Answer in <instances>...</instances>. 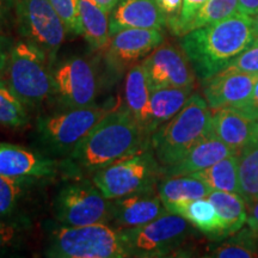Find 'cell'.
Returning <instances> with one entry per match:
<instances>
[{
    "label": "cell",
    "mask_w": 258,
    "mask_h": 258,
    "mask_svg": "<svg viewBox=\"0 0 258 258\" xmlns=\"http://www.w3.org/2000/svg\"><path fill=\"white\" fill-rule=\"evenodd\" d=\"M147 134L124 108L108 112L66 157L64 170L92 176L99 170L139 152Z\"/></svg>",
    "instance_id": "1"
},
{
    "label": "cell",
    "mask_w": 258,
    "mask_h": 258,
    "mask_svg": "<svg viewBox=\"0 0 258 258\" xmlns=\"http://www.w3.org/2000/svg\"><path fill=\"white\" fill-rule=\"evenodd\" d=\"M256 37L252 17L239 12L183 35L180 47L188 55L195 74L206 80L226 69Z\"/></svg>",
    "instance_id": "2"
},
{
    "label": "cell",
    "mask_w": 258,
    "mask_h": 258,
    "mask_svg": "<svg viewBox=\"0 0 258 258\" xmlns=\"http://www.w3.org/2000/svg\"><path fill=\"white\" fill-rule=\"evenodd\" d=\"M212 133V109L200 95H191L170 121L151 135V147L159 165L165 169L182 158Z\"/></svg>",
    "instance_id": "3"
},
{
    "label": "cell",
    "mask_w": 258,
    "mask_h": 258,
    "mask_svg": "<svg viewBox=\"0 0 258 258\" xmlns=\"http://www.w3.org/2000/svg\"><path fill=\"white\" fill-rule=\"evenodd\" d=\"M2 77L28 109L40 108L54 97L53 63L25 40L14 42Z\"/></svg>",
    "instance_id": "4"
},
{
    "label": "cell",
    "mask_w": 258,
    "mask_h": 258,
    "mask_svg": "<svg viewBox=\"0 0 258 258\" xmlns=\"http://www.w3.org/2000/svg\"><path fill=\"white\" fill-rule=\"evenodd\" d=\"M44 253L51 258L131 257L121 231L106 224L61 226L51 232Z\"/></svg>",
    "instance_id": "5"
},
{
    "label": "cell",
    "mask_w": 258,
    "mask_h": 258,
    "mask_svg": "<svg viewBox=\"0 0 258 258\" xmlns=\"http://www.w3.org/2000/svg\"><path fill=\"white\" fill-rule=\"evenodd\" d=\"M110 111L105 106L92 104L41 116L36 123L37 139L48 152L67 157Z\"/></svg>",
    "instance_id": "6"
},
{
    "label": "cell",
    "mask_w": 258,
    "mask_h": 258,
    "mask_svg": "<svg viewBox=\"0 0 258 258\" xmlns=\"http://www.w3.org/2000/svg\"><path fill=\"white\" fill-rule=\"evenodd\" d=\"M159 172L153 151H139L92 175V182L108 200L152 189Z\"/></svg>",
    "instance_id": "7"
},
{
    "label": "cell",
    "mask_w": 258,
    "mask_h": 258,
    "mask_svg": "<svg viewBox=\"0 0 258 258\" xmlns=\"http://www.w3.org/2000/svg\"><path fill=\"white\" fill-rule=\"evenodd\" d=\"M54 215L63 226L110 224L111 200L93 182L80 179L61 186L53 203Z\"/></svg>",
    "instance_id": "8"
},
{
    "label": "cell",
    "mask_w": 258,
    "mask_h": 258,
    "mask_svg": "<svg viewBox=\"0 0 258 258\" xmlns=\"http://www.w3.org/2000/svg\"><path fill=\"white\" fill-rule=\"evenodd\" d=\"M14 12L23 40L40 48L54 66L67 29L49 0H15Z\"/></svg>",
    "instance_id": "9"
},
{
    "label": "cell",
    "mask_w": 258,
    "mask_h": 258,
    "mask_svg": "<svg viewBox=\"0 0 258 258\" xmlns=\"http://www.w3.org/2000/svg\"><path fill=\"white\" fill-rule=\"evenodd\" d=\"M189 221L166 212L156 220L133 228H121L131 257H165L184 243L190 233Z\"/></svg>",
    "instance_id": "10"
},
{
    "label": "cell",
    "mask_w": 258,
    "mask_h": 258,
    "mask_svg": "<svg viewBox=\"0 0 258 258\" xmlns=\"http://www.w3.org/2000/svg\"><path fill=\"white\" fill-rule=\"evenodd\" d=\"M54 97L66 109L95 104L99 93V78L92 61L72 56L53 66Z\"/></svg>",
    "instance_id": "11"
},
{
    "label": "cell",
    "mask_w": 258,
    "mask_h": 258,
    "mask_svg": "<svg viewBox=\"0 0 258 258\" xmlns=\"http://www.w3.org/2000/svg\"><path fill=\"white\" fill-rule=\"evenodd\" d=\"M143 66L152 90L164 88H192L195 71L182 48L161 43L145 57Z\"/></svg>",
    "instance_id": "12"
},
{
    "label": "cell",
    "mask_w": 258,
    "mask_h": 258,
    "mask_svg": "<svg viewBox=\"0 0 258 258\" xmlns=\"http://www.w3.org/2000/svg\"><path fill=\"white\" fill-rule=\"evenodd\" d=\"M164 35L158 29H123L110 37L105 62L111 73L120 76L160 46Z\"/></svg>",
    "instance_id": "13"
},
{
    "label": "cell",
    "mask_w": 258,
    "mask_h": 258,
    "mask_svg": "<svg viewBox=\"0 0 258 258\" xmlns=\"http://www.w3.org/2000/svg\"><path fill=\"white\" fill-rule=\"evenodd\" d=\"M258 74L224 69L203 80V95L212 110L220 108H239L249 99Z\"/></svg>",
    "instance_id": "14"
},
{
    "label": "cell",
    "mask_w": 258,
    "mask_h": 258,
    "mask_svg": "<svg viewBox=\"0 0 258 258\" xmlns=\"http://www.w3.org/2000/svg\"><path fill=\"white\" fill-rule=\"evenodd\" d=\"M59 164L36 151L0 144V175L14 178H46L57 172Z\"/></svg>",
    "instance_id": "15"
},
{
    "label": "cell",
    "mask_w": 258,
    "mask_h": 258,
    "mask_svg": "<svg viewBox=\"0 0 258 258\" xmlns=\"http://www.w3.org/2000/svg\"><path fill=\"white\" fill-rule=\"evenodd\" d=\"M212 132L222 143L239 154L258 141V121L235 108H220L212 112Z\"/></svg>",
    "instance_id": "16"
},
{
    "label": "cell",
    "mask_w": 258,
    "mask_h": 258,
    "mask_svg": "<svg viewBox=\"0 0 258 258\" xmlns=\"http://www.w3.org/2000/svg\"><path fill=\"white\" fill-rule=\"evenodd\" d=\"M167 211L152 189L111 200V222L120 228H133L156 220Z\"/></svg>",
    "instance_id": "17"
},
{
    "label": "cell",
    "mask_w": 258,
    "mask_h": 258,
    "mask_svg": "<svg viewBox=\"0 0 258 258\" xmlns=\"http://www.w3.org/2000/svg\"><path fill=\"white\" fill-rule=\"evenodd\" d=\"M167 25L156 0H120L109 15L110 37L123 29H158Z\"/></svg>",
    "instance_id": "18"
},
{
    "label": "cell",
    "mask_w": 258,
    "mask_h": 258,
    "mask_svg": "<svg viewBox=\"0 0 258 258\" xmlns=\"http://www.w3.org/2000/svg\"><path fill=\"white\" fill-rule=\"evenodd\" d=\"M232 154L238 153H235L231 147L222 143L212 132L207 138L203 139L195 147L191 148L184 158H182L173 165L165 167L164 171L166 176L190 175V173L207 169Z\"/></svg>",
    "instance_id": "19"
},
{
    "label": "cell",
    "mask_w": 258,
    "mask_h": 258,
    "mask_svg": "<svg viewBox=\"0 0 258 258\" xmlns=\"http://www.w3.org/2000/svg\"><path fill=\"white\" fill-rule=\"evenodd\" d=\"M211 191L203 180L191 175L167 176L158 186V195L164 207L173 214L194 200L208 198Z\"/></svg>",
    "instance_id": "20"
},
{
    "label": "cell",
    "mask_w": 258,
    "mask_h": 258,
    "mask_svg": "<svg viewBox=\"0 0 258 258\" xmlns=\"http://www.w3.org/2000/svg\"><path fill=\"white\" fill-rule=\"evenodd\" d=\"M192 88H164L152 90L145 133L152 135L160 125L178 114L191 97Z\"/></svg>",
    "instance_id": "21"
},
{
    "label": "cell",
    "mask_w": 258,
    "mask_h": 258,
    "mask_svg": "<svg viewBox=\"0 0 258 258\" xmlns=\"http://www.w3.org/2000/svg\"><path fill=\"white\" fill-rule=\"evenodd\" d=\"M150 97L151 88L143 63H135L125 74L123 108L139 122L144 131L148 116Z\"/></svg>",
    "instance_id": "22"
},
{
    "label": "cell",
    "mask_w": 258,
    "mask_h": 258,
    "mask_svg": "<svg viewBox=\"0 0 258 258\" xmlns=\"http://www.w3.org/2000/svg\"><path fill=\"white\" fill-rule=\"evenodd\" d=\"M79 16L83 35L92 49L106 48L110 41L109 14L95 0H79Z\"/></svg>",
    "instance_id": "23"
},
{
    "label": "cell",
    "mask_w": 258,
    "mask_h": 258,
    "mask_svg": "<svg viewBox=\"0 0 258 258\" xmlns=\"http://www.w3.org/2000/svg\"><path fill=\"white\" fill-rule=\"evenodd\" d=\"M207 199L217 209L226 237L239 231L247 222V205L239 194L212 190Z\"/></svg>",
    "instance_id": "24"
},
{
    "label": "cell",
    "mask_w": 258,
    "mask_h": 258,
    "mask_svg": "<svg viewBox=\"0 0 258 258\" xmlns=\"http://www.w3.org/2000/svg\"><path fill=\"white\" fill-rule=\"evenodd\" d=\"M176 214L186 219L190 225L198 228L202 233L211 235L215 239L226 237L217 209L207 198L194 200L186 203Z\"/></svg>",
    "instance_id": "25"
},
{
    "label": "cell",
    "mask_w": 258,
    "mask_h": 258,
    "mask_svg": "<svg viewBox=\"0 0 258 258\" xmlns=\"http://www.w3.org/2000/svg\"><path fill=\"white\" fill-rule=\"evenodd\" d=\"M190 175L203 180L212 190H221L241 195L238 176V154L226 157L214 165Z\"/></svg>",
    "instance_id": "26"
},
{
    "label": "cell",
    "mask_w": 258,
    "mask_h": 258,
    "mask_svg": "<svg viewBox=\"0 0 258 258\" xmlns=\"http://www.w3.org/2000/svg\"><path fill=\"white\" fill-rule=\"evenodd\" d=\"M29 123V109L0 76V124L22 128Z\"/></svg>",
    "instance_id": "27"
},
{
    "label": "cell",
    "mask_w": 258,
    "mask_h": 258,
    "mask_svg": "<svg viewBox=\"0 0 258 258\" xmlns=\"http://www.w3.org/2000/svg\"><path fill=\"white\" fill-rule=\"evenodd\" d=\"M238 176L241 196L245 200L258 198V141L238 154Z\"/></svg>",
    "instance_id": "28"
},
{
    "label": "cell",
    "mask_w": 258,
    "mask_h": 258,
    "mask_svg": "<svg viewBox=\"0 0 258 258\" xmlns=\"http://www.w3.org/2000/svg\"><path fill=\"white\" fill-rule=\"evenodd\" d=\"M237 14H239L238 0H207L188 24L186 34L194 29L214 24Z\"/></svg>",
    "instance_id": "29"
},
{
    "label": "cell",
    "mask_w": 258,
    "mask_h": 258,
    "mask_svg": "<svg viewBox=\"0 0 258 258\" xmlns=\"http://www.w3.org/2000/svg\"><path fill=\"white\" fill-rule=\"evenodd\" d=\"M34 178H14L0 175V219L11 217L18 208Z\"/></svg>",
    "instance_id": "30"
},
{
    "label": "cell",
    "mask_w": 258,
    "mask_h": 258,
    "mask_svg": "<svg viewBox=\"0 0 258 258\" xmlns=\"http://www.w3.org/2000/svg\"><path fill=\"white\" fill-rule=\"evenodd\" d=\"M256 233L252 231L244 232L239 237L226 241L225 244L213 250V257L220 258H253L258 257V250L254 241Z\"/></svg>",
    "instance_id": "31"
},
{
    "label": "cell",
    "mask_w": 258,
    "mask_h": 258,
    "mask_svg": "<svg viewBox=\"0 0 258 258\" xmlns=\"http://www.w3.org/2000/svg\"><path fill=\"white\" fill-rule=\"evenodd\" d=\"M49 3L62 19L69 34L73 36L83 35L79 16V0H49Z\"/></svg>",
    "instance_id": "32"
},
{
    "label": "cell",
    "mask_w": 258,
    "mask_h": 258,
    "mask_svg": "<svg viewBox=\"0 0 258 258\" xmlns=\"http://www.w3.org/2000/svg\"><path fill=\"white\" fill-rule=\"evenodd\" d=\"M206 2L207 0H183L182 11H180L178 17L167 21V25L170 27L171 31L178 36L185 35L188 24L200 11V9L206 4Z\"/></svg>",
    "instance_id": "33"
},
{
    "label": "cell",
    "mask_w": 258,
    "mask_h": 258,
    "mask_svg": "<svg viewBox=\"0 0 258 258\" xmlns=\"http://www.w3.org/2000/svg\"><path fill=\"white\" fill-rule=\"evenodd\" d=\"M226 69L243 73L258 74V36L251 46L240 53Z\"/></svg>",
    "instance_id": "34"
},
{
    "label": "cell",
    "mask_w": 258,
    "mask_h": 258,
    "mask_svg": "<svg viewBox=\"0 0 258 258\" xmlns=\"http://www.w3.org/2000/svg\"><path fill=\"white\" fill-rule=\"evenodd\" d=\"M22 238V230L16 222H6L0 219V254L17 246Z\"/></svg>",
    "instance_id": "35"
},
{
    "label": "cell",
    "mask_w": 258,
    "mask_h": 258,
    "mask_svg": "<svg viewBox=\"0 0 258 258\" xmlns=\"http://www.w3.org/2000/svg\"><path fill=\"white\" fill-rule=\"evenodd\" d=\"M241 112H244L245 115H247L249 117L253 118V120H258V79L256 84H254L252 93L249 97L246 102L239 108H235Z\"/></svg>",
    "instance_id": "36"
},
{
    "label": "cell",
    "mask_w": 258,
    "mask_h": 258,
    "mask_svg": "<svg viewBox=\"0 0 258 258\" xmlns=\"http://www.w3.org/2000/svg\"><path fill=\"white\" fill-rule=\"evenodd\" d=\"M161 11L166 15L167 21L176 19L182 11L183 0H156Z\"/></svg>",
    "instance_id": "37"
},
{
    "label": "cell",
    "mask_w": 258,
    "mask_h": 258,
    "mask_svg": "<svg viewBox=\"0 0 258 258\" xmlns=\"http://www.w3.org/2000/svg\"><path fill=\"white\" fill-rule=\"evenodd\" d=\"M245 201L247 205V224L254 233H258V198Z\"/></svg>",
    "instance_id": "38"
},
{
    "label": "cell",
    "mask_w": 258,
    "mask_h": 258,
    "mask_svg": "<svg viewBox=\"0 0 258 258\" xmlns=\"http://www.w3.org/2000/svg\"><path fill=\"white\" fill-rule=\"evenodd\" d=\"M14 42L15 41H12L10 37L0 34V76L4 72L6 63H8L10 50Z\"/></svg>",
    "instance_id": "39"
},
{
    "label": "cell",
    "mask_w": 258,
    "mask_h": 258,
    "mask_svg": "<svg viewBox=\"0 0 258 258\" xmlns=\"http://www.w3.org/2000/svg\"><path fill=\"white\" fill-rule=\"evenodd\" d=\"M12 11H15V0H0V32Z\"/></svg>",
    "instance_id": "40"
},
{
    "label": "cell",
    "mask_w": 258,
    "mask_h": 258,
    "mask_svg": "<svg viewBox=\"0 0 258 258\" xmlns=\"http://www.w3.org/2000/svg\"><path fill=\"white\" fill-rule=\"evenodd\" d=\"M239 12L243 15L254 17L258 15V0H238Z\"/></svg>",
    "instance_id": "41"
},
{
    "label": "cell",
    "mask_w": 258,
    "mask_h": 258,
    "mask_svg": "<svg viewBox=\"0 0 258 258\" xmlns=\"http://www.w3.org/2000/svg\"><path fill=\"white\" fill-rule=\"evenodd\" d=\"M95 2L110 15V12L115 9V6L117 5V3L120 2V0H95Z\"/></svg>",
    "instance_id": "42"
},
{
    "label": "cell",
    "mask_w": 258,
    "mask_h": 258,
    "mask_svg": "<svg viewBox=\"0 0 258 258\" xmlns=\"http://www.w3.org/2000/svg\"><path fill=\"white\" fill-rule=\"evenodd\" d=\"M252 28H253L254 34L258 36V15L252 17Z\"/></svg>",
    "instance_id": "43"
},
{
    "label": "cell",
    "mask_w": 258,
    "mask_h": 258,
    "mask_svg": "<svg viewBox=\"0 0 258 258\" xmlns=\"http://www.w3.org/2000/svg\"><path fill=\"white\" fill-rule=\"evenodd\" d=\"M256 234H257V237H258V233H256Z\"/></svg>",
    "instance_id": "44"
},
{
    "label": "cell",
    "mask_w": 258,
    "mask_h": 258,
    "mask_svg": "<svg viewBox=\"0 0 258 258\" xmlns=\"http://www.w3.org/2000/svg\"><path fill=\"white\" fill-rule=\"evenodd\" d=\"M257 121H258V120H257Z\"/></svg>",
    "instance_id": "45"
}]
</instances>
